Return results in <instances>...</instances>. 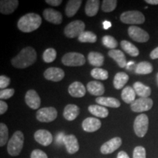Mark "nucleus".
<instances>
[{
	"label": "nucleus",
	"mask_w": 158,
	"mask_h": 158,
	"mask_svg": "<svg viewBox=\"0 0 158 158\" xmlns=\"http://www.w3.org/2000/svg\"><path fill=\"white\" fill-rule=\"evenodd\" d=\"M37 60V53L35 48L28 46L23 48L19 54L13 57L11 63L13 67L19 69H24L32 65Z\"/></svg>",
	"instance_id": "f257e3e1"
},
{
	"label": "nucleus",
	"mask_w": 158,
	"mask_h": 158,
	"mask_svg": "<svg viewBox=\"0 0 158 158\" xmlns=\"http://www.w3.org/2000/svg\"><path fill=\"white\" fill-rule=\"evenodd\" d=\"M42 23V18L40 15L34 13H27L18 21V28L19 30L25 33L35 31L40 27Z\"/></svg>",
	"instance_id": "f03ea898"
},
{
	"label": "nucleus",
	"mask_w": 158,
	"mask_h": 158,
	"mask_svg": "<svg viewBox=\"0 0 158 158\" xmlns=\"http://www.w3.org/2000/svg\"><path fill=\"white\" fill-rule=\"evenodd\" d=\"M24 135L22 132L16 131L12 135L7 143V152L11 156H18L23 147Z\"/></svg>",
	"instance_id": "7ed1b4c3"
},
{
	"label": "nucleus",
	"mask_w": 158,
	"mask_h": 158,
	"mask_svg": "<svg viewBox=\"0 0 158 158\" xmlns=\"http://www.w3.org/2000/svg\"><path fill=\"white\" fill-rule=\"evenodd\" d=\"M120 21L126 24H142L145 22V17L143 13L140 11H126L120 15Z\"/></svg>",
	"instance_id": "20e7f679"
},
{
	"label": "nucleus",
	"mask_w": 158,
	"mask_h": 158,
	"mask_svg": "<svg viewBox=\"0 0 158 158\" xmlns=\"http://www.w3.org/2000/svg\"><path fill=\"white\" fill-rule=\"evenodd\" d=\"M62 64L68 67L82 66L86 62L85 56L77 52H69L65 54L62 58Z\"/></svg>",
	"instance_id": "39448f33"
},
{
	"label": "nucleus",
	"mask_w": 158,
	"mask_h": 158,
	"mask_svg": "<svg viewBox=\"0 0 158 158\" xmlns=\"http://www.w3.org/2000/svg\"><path fill=\"white\" fill-rule=\"evenodd\" d=\"M85 23L81 20L72 21L65 27L64 32L68 38H75L79 37L84 31Z\"/></svg>",
	"instance_id": "423d86ee"
},
{
	"label": "nucleus",
	"mask_w": 158,
	"mask_h": 158,
	"mask_svg": "<svg viewBox=\"0 0 158 158\" xmlns=\"http://www.w3.org/2000/svg\"><path fill=\"white\" fill-rule=\"evenodd\" d=\"M149 128V118L146 114H140L135 118L133 124V129L138 137L145 136Z\"/></svg>",
	"instance_id": "0eeeda50"
},
{
	"label": "nucleus",
	"mask_w": 158,
	"mask_h": 158,
	"mask_svg": "<svg viewBox=\"0 0 158 158\" xmlns=\"http://www.w3.org/2000/svg\"><path fill=\"white\" fill-rule=\"evenodd\" d=\"M57 115L58 113L56 108L54 107H45L37 110L36 118L39 122L48 123L54 121L57 117Z\"/></svg>",
	"instance_id": "6e6552de"
},
{
	"label": "nucleus",
	"mask_w": 158,
	"mask_h": 158,
	"mask_svg": "<svg viewBox=\"0 0 158 158\" xmlns=\"http://www.w3.org/2000/svg\"><path fill=\"white\" fill-rule=\"evenodd\" d=\"M153 101L151 98H140L130 104L131 110L136 113L147 111L152 108Z\"/></svg>",
	"instance_id": "1a4fd4ad"
},
{
	"label": "nucleus",
	"mask_w": 158,
	"mask_h": 158,
	"mask_svg": "<svg viewBox=\"0 0 158 158\" xmlns=\"http://www.w3.org/2000/svg\"><path fill=\"white\" fill-rule=\"evenodd\" d=\"M128 35L130 38L138 43H146L149 40V35L145 30L136 26H131L128 28Z\"/></svg>",
	"instance_id": "9d476101"
},
{
	"label": "nucleus",
	"mask_w": 158,
	"mask_h": 158,
	"mask_svg": "<svg viewBox=\"0 0 158 158\" xmlns=\"http://www.w3.org/2000/svg\"><path fill=\"white\" fill-rule=\"evenodd\" d=\"M122 139L119 137L111 138L109 141L102 144L100 148V152L103 155H108L113 153L117 150L122 145Z\"/></svg>",
	"instance_id": "9b49d317"
},
{
	"label": "nucleus",
	"mask_w": 158,
	"mask_h": 158,
	"mask_svg": "<svg viewBox=\"0 0 158 158\" xmlns=\"http://www.w3.org/2000/svg\"><path fill=\"white\" fill-rule=\"evenodd\" d=\"M45 78L48 81L59 82L62 81L64 77V72L62 69L59 68H49L43 73Z\"/></svg>",
	"instance_id": "f8f14e48"
},
{
	"label": "nucleus",
	"mask_w": 158,
	"mask_h": 158,
	"mask_svg": "<svg viewBox=\"0 0 158 158\" xmlns=\"http://www.w3.org/2000/svg\"><path fill=\"white\" fill-rule=\"evenodd\" d=\"M25 101L27 106L33 110L38 109L41 104L40 98L34 89H30L27 92L25 95Z\"/></svg>",
	"instance_id": "ddd939ff"
},
{
	"label": "nucleus",
	"mask_w": 158,
	"mask_h": 158,
	"mask_svg": "<svg viewBox=\"0 0 158 158\" xmlns=\"http://www.w3.org/2000/svg\"><path fill=\"white\" fill-rule=\"evenodd\" d=\"M35 139L37 143L47 147L53 141V136L50 132L46 130H38L35 133Z\"/></svg>",
	"instance_id": "4468645a"
},
{
	"label": "nucleus",
	"mask_w": 158,
	"mask_h": 158,
	"mask_svg": "<svg viewBox=\"0 0 158 158\" xmlns=\"http://www.w3.org/2000/svg\"><path fill=\"white\" fill-rule=\"evenodd\" d=\"M63 143L66 147L67 152L70 155L76 153L79 150L78 139L74 135H67L63 139Z\"/></svg>",
	"instance_id": "2eb2a0df"
},
{
	"label": "nucleus",
	"mask_w": 158,
	"mask_h": 158,
	"mask_svg": "<svg viewBox=\"0 0 158 158\" xmlns=\"http://www.w3.org/2000/svg\"><path fill=\"white\" fill-rule=\"evenodd\" d=\"M43 16L48 22L54 24H60L62 22V15L60 12L52 8H46L43 11Z\"/></svg>",
	"instance_id": "dca6fc26"
},
{
	"label": "nucleus",
	"mask_w": 158,
	"mask_h": 158,
	"mask_svg": "<svg viewBox=\"0 0 158 158\" xmlns=\"http://www.w3.org/2000/svg\"><path fill=\"white\" fill-rule=\"evenodd\" d=\"M101 122L97 118L88 117L82 122V127L85 132L94 133L101 127Z\"/></svg>",
	"instance_id": "f3484780"
},
{
	"label": "nucleus",
	"mask_w": 158,
	"mask_h": 158,
	"mask_svg": "<svg viewBox=\"0 0 158 158\" xmlns=\"http://www.w3.org/2000/svg\"><path fill=\"white\" fill-rule=\"evenodd\" d=\"M19 4L18 0H2L0 2V12L4 15L11 14L17 9Z\"/></svg>",
	"instance_id": "a211bd4d"
},
{
	"label": "nucleus",
	"mask_w": 158,
	"mask_h": 158,
	"mask_svg": "<svg viewBox=\"0 0 158 158\" xmlns=\"http://www.w3.org/2000/svg\"><path fill=\"white\" fill-rule=\"evenodd\" d=\"M86 88L82 83L75 81L72 83L68 88V92L73 98H83L86 94Z\"/></svg>",
	"instance_id": "6ab92c4d"
},
{
	"label": "nucleus",
	"mask_w": 158,
	"mask_h": 158,
	"mask_svg": "<svg viewBox=\"0 0 158 158\" xmlns=\"http://www.w3.org/2000/svg\"><path fill=\"white\" fill-rule=\"evenodd\" d=\"M108 55L117 63L119 68H124L125 67H127V60H126V57L124 56V53L121 50H118V49L110 50L108 51Z\"/></svg>",
	"instance_id": "aec40b11"
},
{
	"label": "nucleus",
	"mask_w": 158,
	"mask_h": 158,
	"mask_svg": "<svg viewBox=\"0 0 158 158\" xmlns=\"http://www.w3.org/2000/svg\"><path fill=\"white\" fill-rule=\"evenodd\" d=\"M79 113H80V109L78 106L74 104H68L65 106L63 111V116L68 121H73L78 117Z\"/></svg>",
	"instance_id": "412c9836"
},
{
	"label": "nucleus",
	"mask_w": 158,
	"mask_h": 158,
	"mask_svg": "<svg viewBox=\"0 0 158 158\" xmlns=\"http://www.w3.org/2000/svg\"><path fill=\"white\" fill-rule=\"evenodd\" d=\"M86 88L88 92L94 96H102L105 92L104 85L98 81H92L89 82Z\"/></svg>",
	"instance_id": "4be33fe9"
},
{
	"label": "nucleus",
	"mask_w": 158,
	"mask_h": 158,
	"mask_svg": "<svg viewBox=\"0 0 158 158\" xmlns=\"http://www.w3.org/2000/svg\"><path fill=\"white\" fill-rule=\"evenodd\" d=\"M96 102L100 106L104 107L110 108H118L121 106V103L117 99L114 98H106V97H98L95 100Z\"/></svg>",
	"instance_id": "5701e85b"
},
{
	"label": "nucleus",
	"mask_w": 158,
	"mask_h": 158,
	"mask_svg": "<svg viewBox=\"0 0 158 158\" xmlns=\"http://www.w3.org/2000/svg\"><path fill=\"white\" fill-rule=\"evenodd\" d=\"M82 4L81 0H70L68 2L65 8V14L69 18L74 16Z\"/></svg>",
	"instance_id": "b1692460"
},
{
	"label": "nucleus",
	"mask_w": 158,
	"mask_h": 158,
	"mask_svg": "<svg viewBox=\"0 0 158 158\" xmlns=\"http://www.w3.org/2000/svg\"><path fill=\"white\" fill-rule=\"evenodd\" d=\"M88 60L91 65L100 68L104 64V56L101 53L91 51L88 55Z\"/></svg>",
	"instance_id": "393cba45"
},
{
	"label": "nucleus",
	"mask_w": 158,
	"mask_h": 158,
	"mask_svg": "<svg viewBox=\"0 0 158 158\" xmlns=\"http://www.w3.org/2000/svg\"><path fill=\"white\" fill-rule=\"evenodd\" d=\"M100 2L99 0H88L85 6V13L89 17H93L98 13Z\"/></svg>",
	"instance_id": "a878e982"
},
{
	"label": "nucleus",
	"mask_w": 158,
	"mask_h": 158,
	"mask_svg": "<svg viewBox=\"0 0 158 158\" xmlns=\"http://www.w3.org/2000/svg\"><path fill=\"white\" fill-rule=\"evenodd\" d=\"M133 89L135 90L136 94H138L141 98H147L152 93L151 88L149 86H146V85L139 81L135 82L133 84Z\"/></svg>",
	"instance_id": "bb28decb"
},
{
	"label": "nucleus",
	"mask_w": 158,
	"mask_h": 158,
	"mask_svg": "<svg viewBox=\"0 0 158 158\" xmlns=\"http://www.w3.org/2000/svg\"><path fill=\"white\" fill-rule=\"evenodd\" d=\"M129 80V76L124 72L117 73L114 78V86L116 89H121L127 84Z\"/></svg>",
	"instance_id": "cd10ccee"
},
{
	"label": "nucleus",
	"mask_w": 158,
	"mask_h": 158,
	"mask_svg": "<svg viewBox=\"0 0 158 158\" xmlns=\"http://www.w3.org/2000/svg\"><path fill=\"white\" fill-rule=\"evenodd\" d=\"M88 110L92 115L100 118H106L109 114L107 108L99 105H91L89 106Z\"/></svg>",
	"instance_id": "c85d7f7f"
},
{
	"label": "nucleus",
	"mask_w": 158,
	"mask_h": 158,
	"mask_svg": "<svg viewBox=\"0 0 158 158\" xmlns=\"http://www.w3.org/2000/svg\"><path fill=\"white\" fill-rule=\"evenodd\" d=\"M135 92L131 86H126L122 92V99L124 102L127 104H131L135 100Z\"/></svg>",
	"instance_id": "c756f323"
},
{
	"label": "nucleus",
	"mask_w": 158,
	"mask_h": 158,
	"mask_svg": "<svg viewBox=\"0 0 158 158\" xmlns=\"http://www.w3.org/2000/svg\"><path fill=\"white\" fill-rule=\"evenodd\" d=\"M122 48L127 53V54H129L130 56H137L139 55V50L135 45H134L133 43H131L127 40H122L121 43Z\"/></svg>",
	"instance_id": "7c9ffc66"
},
{
	"label": "nucleus",
	"mask_w": 158,
	"mask_h": 158,
	"mask_svg": "<svg viewBox=\"0 0 158 158\" xmlns=\"http://www.w3.org/2000/svg\"><path fill=\"white\" fill-rule=\"evenodd\" d=\"M153 71V67L151 63L148 62H141L136 65L135 72L136 74L147 75Z\"/></svg>",
	"instance_id": "2f4dec72"
},
{
	"label": "nucleus",
	"mask_w": 158,
	"mask_h": 158,
	"mask_svg": "<svg viewBox=\"0 0 158 158\" xmlns=\"http://www.w3.org/2000/svg\"><path fill=\"white\" fill-rule=\"evenodd\" d=\"M97 35L94 33L89 31H84L81 35L78 37V41L81 43H94L97 41Z\"/></svg>",
	"instance_id": "473e14b6"
},
{
	"label": "nucleus",
	"mask_w": 158,
	"mask_h": 158,
	"mask_svg": "<svg viewBox=\"0 0 158 158\" xmlns=\"http://www.w3.org/2000/svg\"><path fill=\"white\" fill-rule=\"evenodd\" d=\"M91 76L98 80L105 81L108 78V73L107 70H104V69L96 68L91 71Z\"/></svg>",
	"instance_id": "72a5a7b5"
},
{
	"label": "nucleus",
	"mask_w": 158,
	"mask_h": 158,
	"mask_svg": "<svg viewBox=\"0 0 158 158\" xmlns=\"http://www.w3.org/2000/svg\"><path fill=\"white\" fill-rule=\"evenodd\" d=\"M102 43L106 48L113 50L115 49L118 46V42L114 37L110 36V35H106L102 37Z\"/></svg>",
	"instance_id": "f704fd0d"
},
{
	"label": "nucleus",
	"mask_w": 158,
	"mask_h": 158,
	"mask_svg": "<svg viewBox=\"0 0 158 158\" xmlns=\"http://www.w3.org/2000/svg\"><path fill=\"white\" fill-rule=\"evenodd\" d=\"M8 128L4 123L0 124V146L3 147L8 141Z\"/></svg>",
	"instance_id": "c9c22d12"
},
{
	"label": "nucleus",
	"mask_w": 158,
	"mask_h": 158,
	"mask_svg": "<svg viewBox=\"0 0 158 158\" xmlns=\"http://www.w3.org/2000/svg\"><path fill=\"white\" fill-rule=\"evenodd\" d=\"M56 58V51L54 48H49L44 51L43 54V59L45 62L51 63Z\"/></svg>",
	"instance_id": "e433bc0d"
},
{
	"label": "nucleus",
	"mask_w": 158,
	"mask_h": 158,
	"mask_svg": "<svg viewBox=\"0 0 158 158\" xmlns=\"http://www.w3.org/2000/svg\"><path fill=\"white\" fill-rule=\"evenodd\" d=\"M116 0H104L102 4V10L105 13H110L116 9Z\"/></svg>",
	"instance_id": "4c0bfd02"
},
{
	"label": "nucleus",
	"mask_w": 158,
	"mask_h": 158,
	"mask_svg": "<svg viewBox=\"0 0 158 158\" xmlns=\"http://www.w3.org/2000/svg\"><path fill=\"white\" fill-rule=\"evenodd\" d=\"M133 158H146L145 148L141 146L136 147L133 150Z\"/></svg>",
	"instance_id": "58836bf2"
},
{
	"label": "nucleus",
	"mask_w": 158,
	"mask_h": 158,
	"mask_svg": "<svg viewBox=\"0 0 158 158\" xmlns=\"http://www.w3.org/2000/svg\"><path fill=\"white\" fill-rule=\"evenodd\" d=\"M15 93V90L13 89H5L0 91V98L2 100H7L13 97Z\"/></svg>",
	"instance_id": "ea45409f"
},
{
	"label": "nucleus",
	"mask_w": 158,
	"mask_h": 158,
	"mask_svg": "<svg viewBox=\"0 0 158 158\" xmlns=\"http://www.w3.org/2000/svg\"><path fill=\"white\" fill-rule=\"evenodd\" d=\"M10 84V78L9 77L2 75L0 76V88L1 89H5L6 87L9 86Z\"/></svg>",
	"instance_id": "a19ab883"
},
{
	"label": "nucleus",
	"mask_w": 158,
	"mask_h": 158,
	"mask_svg": "<svg viewBox=\"0 0 158 158\" xmlns=\"http://www.w3.org/2000/svg\"><path fill=\"white\" fill-rule=\"evenodd\" d=\"M31 158H48V156L42 150L35 149L31 153Z\"/></svg>",
	"instance_id": "79ce46f5"
},
{
	"label": "nucleus",
	"mask_w": 158,
	"mask_h": 158,
	"mask_svg": "<svg viewBox=\"0 0 158 158\" xmlns=\"http://www.w3.org/2000/svg\"><path fill=\"white\" fill-rule=\"evenodd\" d=\"M7 108H8L7 104L5 101H3V100H1L0 101V114L2 115V114H5L7 110Z\"/></svg>",
	"instance_id": "37998d69"
},
{
	"label": "nucleus",
	"mask_w": 158,
	"mask_h": 158,
	"mask_svg": "<svg viewBox=\"0 0 158 158\" xmlns=\"http://www.w3.org/2000/svg\"><path fill=\"white\" fill-rule=\"evenodd\" d=\"M45 2L54 7H57L62 3V0H45Z\"/></svg>",
	"instance_id": "c03bdc74"
},
{
	"label": "nucleus",
	"mask_w": 158,
	"mask_h": 158,
	"mask_svg": "<svg viewBox=\"0 0 158 158\" xmlns=\"http://www.w3.org/2000/svg\"><path fill=\"white\" fill-rule=\"evenodd\" d=\"M150 58L152 59H158V47L154 49V50L150 53Z\"/></svg>",
	"instance_id": "a18cd8bd"
},
{
	"label": "nucleus",
	"mask_w": 158,
	"mask_h": 158,
	"mask_svg": "<svg viewBox=\"0 0 158 158\" xmlns=\"http://www.w3.org/2000/svg\"><path fill=\"white\" fill-rule=\"evenodd\" d=\"M65 136V135L64 133H59L58 134V135H57V138H56V143L58 144H60L62 143V142L63 143V139H64V137Z\"/></svg>",
	"instance_id": "49530a36"
},
{
	"label": "nucleus",
	"mask_w": 158,
	"mask_h": 158,
	"mask_svg": "<svg viewBox=\"0 0 158 158\" xmlns=\"http://www.w3.org/2000/svg\"><path fill=\"white\" fill-rule=\"evenodd\" d=\"M117 158H130V157L125 152L121 151L118 153Z\"/></svg>",
	"instance_id": "de8ad7c7"
},
{
	"label": "nucleus",
	"mask_w": 158,
	"mask_h": 158,
	"mask_svg": "<svg viewBox=\"0 0 158 158\" xmlns=\"http://www.w3.org/2000/svg\"><path fill=\"white\" fill-rule=\"evenodd\" d=\"M102 24H103V27L105 29H109V28H110V27H111V23L108 21H105Z\"/></svg>",
	"instance_id": "09e8293b"
},
{
	"label": "nucleus",
	"mask_w": 158,
	"mask_h": 158,
	"mask_svg": "<svg viewBox=\"0 0 158 158\" xmlns=\"http://www.w3.org/2000/svg\"><path fill=\"white\" fill-rule=\"evenodd\" d=\"M145 2L149 4V5H158V0H146Z\"/></svg>",
	"instance_id": "8fccbe9b"
},
{
	"label": "nucleus",
	"mask_w": 158,
	"mask_h": 158,
	"mask_svg": "<svg viewBox=\"0 0 158 158\" xmlns=\"http://www.w3.org/2000/svg\"><path fill=\"white\" fill-rule=\"evenodd\" d=\"M157 85H158V73L157 74Z\"/></svg>",
	"instance_id": "3c124183"
}]
</instances>
